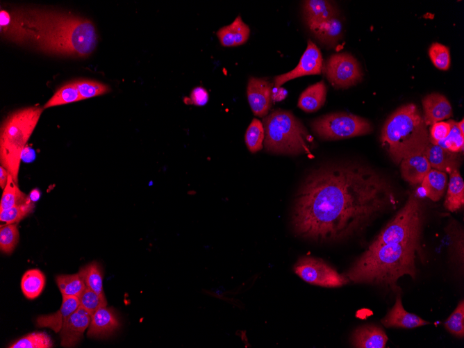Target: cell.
I'll return each instance as SVG.
<instances>
[{"mask_svg":"<svg viewBox=\"0 0 464 348\" xmlns=\"http://www.w3.org/2000/svg\"><path fill=\"white\" fill-rule=\"evenodd\" d=\"M326 87L324 81L308 86L300 95L298 106L305 112L311 113L320 109L324 103Z\"/></svg>","mask_w":464,"mask_h":348,"instance_id":"cell-24","label":"cell"},{"mask_svg":"<svg viewBox=\"0 0 464 348\" xmlns=\"http://www.w3.org/2000/svg\"><path fill=\"white\" fill-rule=\"evenodd\" d=\"M462 236L463 233L458 237L453 235L451 239V258L454 263V264L458 267H460V265L463 267V237L461 238Z\"/></svg>","mask_w":464,"mask_h":348,"instance_id":"cell-44","label":"cell"},{"mask_svg":"<svg viewBox=\"0 0 464 348\" xmlns=\"http://www.w3.org/2000/svg\"><path fill=\"white\" fill-rule=\"evenodd\" d=\"M264 147L276 154L308 153L312 138L303 124L291 112L275 110L263 120Z\"/></svg>","mask_w":464,"mask_h":348,"instance_id":"cell-6","label":"cell"},{"mask_svg":"<svg viewBox=\"0 0 464 348\" xmlns=\"http://www.w3.org/2000/svg\"><path fill=\"white\" fill-rule=\"evenodd\" d=\"M34 204L31 199L26 203L0 210V220L6 224H15L33 212Z\"/></svg>","mask_w":464,"mask_h":348,"instance_id":"cell-35","label":"cell"},{"mask_svg":"<svg viewBox=\"0 0 464 348\" xmlns=\"http://www.w3.org/2000/svg\"><path fill=\"white\" fill-rule=\"evenodd\" d=\"M78 299L80 306L83 308L90 315L99 308L107 305L105 296H101L87 287L80 295Z\"/></svg>","mask_w":464,"mask_h":348,"instance_id":"cell-40","label":"cell"},{"mask_svg":"<svg viewBox=\"0 0 464 348\" xmlns=\"http://www.w3.org/2000/svg\"><path fill=\"white\" fill-rule=\"evenodd\" d=\"M29 200H31V198L21 191L17 183L15 182L12 176L9 174L7 183L2 193L0 210L26 203Z\"/></svg>","mask_w":464,"mask_h":348,"instance_id":"cell-30","label":"cell"},{"mask_svg":"<svg viewBox=\"0 0 464 348\" xmlns=\"http://www.w3.org/2000/svg\"><path fill=\"white\" fill-rule=\"evenodd\" d=\"M322 69V53L317 47L309 40L297 67L287 73L276 76L274 78V86L279 88L285 82L300 76L320 74Z\"/></svg>","mask_w":464,"mask_h":348,"instance_id":"cell-11","label":"cell"},{"mask_svg":"<svg viewBox=\"0 0 464 348\" xmlns=\"http://www.w3.org/2000/svg\"><path fill=\"white\" fill-rule=\"evenodd\" d=\"M445 329L453 335L463 338L464 336V302L461 300L455 310L444 323Z\"/></svg>","mask_w":464,"mask_h":348,"instance_id":"cell-37","label":"cell"},{"mask_svg":"<svg viewBox=\"0 0 464 348\" xmlns=\"http://www.w3.org/2000/svg\"><path fill=\"white\" fill-rule=\"evenodd\" d=\"M286 94V90L281 87H274L272 90V100L281 101L285 97Z\"/></svg>","mask_w":464,"mask_h":348,"instance_id":"cell-45","label":"cell"},{"mask_svg":"<svg viewBox=\"0 0 464 348\" xmlns=\"http://www.w3.org/2000/svg\"><path fill=\"white\" fill-rule=\"evenodd\" d=\"M0 31L5 39L19 44L30 43L31 33L25 26L22 10L0 11Z\"/></svg>","mask_w":464,"mask_h":348,"instance_id":"cell-12","label":"cell"},{"mask_svg":"<svg viewBox=\"0 0 464 348\" xmlns=\"http://www.w3.org/2000/svg\"><path fill=\"white\" fill-rule=\"evenodd\" d=\"M457 125L461 133L464 135V119H463L461 122H457Z\"/></svg>","mask_w":464,"mask_h":348,"instance_id":"cell-48","label":"cell"},{"mask_svg":"<svg viewBox=\"0 0 464 348\" xmlns=\"http://www.w3.org/2000/svg\"><path fill=\"white\" fill-rule=\"evenodd\" d=\"M325 73L335 88H347L361 81L363 72L356 59L348 53L331 56L325 65Z\"/></svg>","mask_w":464,"mask_h":348,"instance_id":"cell-10","label":"cell"},{"mask_svg":"<svg viewBox=\"0 0 464 348\" xmlns=\"http://www.w3.org/2000/svg\"><path fill=\"white\" fill-rule=\"evenodd\" d=\"M9 173L6 168L1 165L0 167V186L4 189L7 183Z\"/></svg>","mask_w":464,"mask_h":348,"instance_id":"cell-46","label":"cell"},{"mask_svg":"<svg viewBox=\"0 0 464 348\" xmlns=\"http://www.w3.org/2000/svg\"><path fill=\"white\" fill-rule=\"evenodd\" d=\"M19 238L16 224H6L0 228V249L5 254H10L15 249Z\"/></svg>","mask_w":464,"mask_h":348,"instance_id":"cell-36","label":"cell"},{"mask_svg":"<svg viewBox=\"0 0 464 348\" xmlns=\"http://www.w3.org/2000/svg\"><path fill=\"white\" fill-rule=\"evenodd\" d=\"M29 197L33 201L38 200L39 198L38 191L33 190V192H31Z\"/></svg>","mask_w":464,"mask_h":348,"instance_id":"cell-47","label":"cell"},{"mask_svg":"<svg viewBox=\"0 0 464 348\" xmlns=\"http://www.w3.org/2000/svg\"><path fill=\"white\" fill-rule=\"evenodd\" d=\"M381 142L396 163L411 154L424 151L429 137L417 106L408 103L393 112L382 128Z\"/></svg>","mask_w":464,"mask_h":348,"instance_id":"cell-4","label":"cell"},{"mask_svg":"<svg viewBox=\"0 0 464 348\" xmlns=\"http://www.w3.org/2000/svg\"><path fill=\"white\" fill-rule=\"evenodd\" d=\"M426 157L432 169L449 174L458 169L460 158L458 153L450 151L438 144L429 142L425 149Z\"/></svg>","mask_w":464,"mask_h":348,"instance_id":"cell-20","label":"cell"},{"mask_svg":"<svg viewBox=\"0 0 464 348\" xmlns=\"http://www.w3.org/2000/svg\"><path fill=\"white\" fill-rule=\"evenodd\" d=\"M53 342L45 332H35L26 335L10 345V348H51Z\"/></svg>","mask_w":464,"mask_h":348,"instance_id":"cell-34","label":"cell"},{"mask_svg":"<svg viewBox=\"0 0 464 348\" xmlns=\"http://www.w3.org/2000/svg\"><path fill=\"white\" fill-rule=\"evenodd\" d=\"M30 43L38 50L56 55L86 57L95 49L97 35L89 19L46 8L24 10Z\"/></svg>","mask_w":464,"mask_h":348,"instance_id":"cell-2","label":"cell"},{"mask_svg":"<svg viewBox=\"0 0 464 348\" xmlns=\"http://www.w3.org/2000/svg\"><path fill=\"white\" fill-rule=\"evenodd\" d=\"M304 19L310 30L321 23L337 17V10L329 1L308 0L304 2Z\"/></svg>","mask_w":464,"mask_h":348,"instance_id":"cell-22","label":"cell"},{"mask_svg":"<svg viewBox=\"0 0 464 348\" xmlns=\"http://www.w3.org/2000/svg\"><path fill=\"white\" fill-rule=\"evenodd\" d=\"M447 181V173L431 168L421 183L426 197L437 201L442 198L445 191Z\"/></svg>","mask_w":464,"mask_h":348,"instance_id":"cell-26","label":"cell"},{"mask_svg":"<svg viewBox=\"0 0 464 348\" xmlns=\"http://www.w3.org/2000/svg\"><path fill=\"white\" fill-rule=\"evenodd\" d=\"M74 82L82 99L102 95L110 90L107 85L95 81L78 80Z\"/></svg>","mask_w":464,"mask_h":348,"instance_id":"cell-39","label":"cell"},{"mask_svg":"<svg viewBox=\"0 0 464 348\" xmlns=\"http://www.w3.org/2000/svg\"><path fill=\"white\" fill-rule=\"evenodd\" d=\"M400 167L403 179L411 184L421 183L431 169L425 150L404 158L400 163Z\"/></svg>","mask_w":464,"mask_h":348,"instance_id":"cell-18","label":"cell"},{"mask_svg":"<svg viewBox=\"0 0 464 348\" xmlns=\"http://www.w3.org/2000/svg\"><path fill=\"white\" fill-rule=\"evenodd\" d=\"M43 110L40 106L17 110L9 114L1 124L0 163L16 183L23 151Z\"/></svg>","mask_w":464,"mask_h":348,"instance_id":"cell-5","label":"cell"},{"mask_svg":"<svg viewBox=\"0 0 464 348\" xmlns=\"http://www.w3.org/2000/svg\"><path fill=\"white\" fill-rule=\"evenodd\" d=\"M272 85L264 78H249L247 88V99L255 115L264 117L267 115L272 105Z\"/></svg>","mask_w":464,"mask_h":348,"instance_id":"cell-13","label":"cell"},{"mask_svg":"<svg viewBox=\"0 0 464 348\" xmlns=\"http://www.w3.org/2000/svg\"><path fill=\"white\" fill-rule=\"evenodd\" d=\"M315 37L326 45H333L342 37V25L337 17H332L310 30Z\"/></svg>","mask_w":464,"mask_h":348,"instance_id":"cell-27","label":"cell"},{"mask_svg":"<svg viewBox=\"0 0 464 348\" xmlns=\"http://www.w3.org/2000/svg\"><path fill=\"white\" fill-rule=\"evenodd\" d=\"M119 325L113 309L103 306L91 315L87 335L90 338H103L112 334Z\"/></svg>","mask_w":464,"mask_h":348,"instance_id":"cell-16","label":"cell"},{"mask_svg":"<svg viewBox=\"0 0 464 348\" xmlns=\"http://www.w3.org/2000/svg\"><path fill=\"white\" fill-rule=\"evenodd\" d=\"M79 272L87 288L101 296H105L103 289V272L97 263L92 262L85 265L80 270Z\"/></svg>","mask_w":464,"mask_h":348,"instance_id":"cell-32","label":"cell"},{"mask_svg":"<svg viewBox=\"0 0 464 348\" xmlns=\"http://www.w3.org/2000/svg\"><path fill=\"white\" fill-rule=\"evenodd\" d=\"M445 207L451 212L461 209L464 204V182L458 169L452 170L449 174Z\"/></svg>","mask_w":464,"mask_h":348,"instance_id":"cell-25","label":"cell"},{"mask_svg":"<svg viewBox=\"0 0 464 348\" xmlns=\"http://www.w3.org/2000/svg\"><path fill=\"white\" fill-rule=\"evenodd\" d=\"M423 119L426 126L449 119L452 109L447 99L439 94L431 93L422 99Z\"/></svg>","mask_w":464,"mask_h":348,"instance_id":"cell-17","label":"cell"},{"mask_svg":"<svg viewBox=\"0 0 464 348\" xmlns=\"http://www.w3.org/2000/svg\"><path fill=\"white\" fill-rule=\"evenodd\" d=\"M45 285V276L38 269L27 270L21 280V289L24 296L29 299L38 297Z\"/></svg>","mask_w":464,"mask_h":348,"instance_id":"cell-28","label":"cell"},{"mask_svg":"<svg viewBox=\"0 0 464 348\" xmlns=\"http://www.w3.org/2000/svg\"><path fill=\"white\" fill-rule=\"evenodd\" d=\"M295 272L306 282L322 287L337 288L347 284V277L339 274L322 259L304 256L294 265Z\"/></svg>","mask_w":464,"mask_h":348,"instance_id":"cell-9","label":"cell"},{"mask_svg":"<svg viewBox=\"0 0 464 348\" xmlns=\"http://www.w3.org/2000/svg\"><path fill=\"white\" fill-rule=\"evenodd\" d=\"M429 142L433 144H437L439 142L445 140L449 135L451 130L449 121L438 122L431 125Z\"/></svg>","mask_w":464,"mask_h":348,"instance_id":"cell-42","label":"cell"},{"mask_svg":"<svg viewBox=\"0 0 464 348\" xmlns=\"http://www.w3.org/2000/svg\"><path fill=\"white\" fill-rule=\"evenodd\" d=\"M208 99L209 94L207 90L201 86H197L192 90L189 97L183 98V102L188 105L204 106L208 103Z\"/></svg>","mask_w":464,"mask_h":348,"instance_id":"cell-43","label":"cell"},{"mask_svg":"<svg viewBox=\"0 0 464 348\" xmlns=\"http://www.w3.org/2000/svg\"><path fill=\"white\" fill-rule=\"evenodd\" d=\"M313 131L321 138L335 140L370 133L372 127L365 119L346 113H335L317 117L310 122Z\"/></svg>","mask_w":464,"mask_h":348,"instance_id":"cell-8","label":"cell"},{"mask_svg":"<svg viewBox=\"0 0 464 348\" xmlns=\"http://www.w3.org/2000/svg\"><path fill=\"white\" fill-rule=\"evenodd\" d=\"M451 124V130L448 136L437 144L450 151L459 153L463 151L464 135L460 131L457 122L449 119Z\"/></svg>","mask_w":464,"mask_h":348,"instance_id":"cell-38","label":"cell"},{"mask_svg":"<svg viewBox=\"0 0 464 348\" xmlns=\"http://www.w3.org/2000/svg\"><path fill=\"white\" fill-rule=\"evenodd\" d=\"M388 340L385 331L373 324L358 327L351 337L352 346L358 348H385Z\"/></svg>","mask_w":464,"mask_h":348,"instance_id":"cell-19","label":"cell"},{"mask_svg":"<svg viewBox=\"0 0 464 348\" xmlns=\"http://www.w3.org/2000/svg\"><path fill=\"white\" fill-rule=\"evenodd\" d=\"M422 223L423 209L421 202L415 194H411L404 207L370 246L403 243L420 246Z\"/></svg>","mask_w":464,"mask_h":348,"instance_id":"cell-7","label":"cell"},{"mask_svg":"<svg viewBox=\"0 0 464 348\" xmlns=\"http://www.w3.org/2000/svg\"><path fill=\"white\" fill-rule=\"evenodd\" d=\"M429 54L433 65L439 69L447 70L450 65L449 49L440 43H433L429 50Z\"/></svg>","mask_w":464,"mask_h":348,"instance_id":"cell-41","label":"cell"},{"mask_svg":"<svg viewBox=\"0 0 464 348\" xmlns=\"http://www.w3.org/2000/svg\"><path fill=\"white\" fill-rule=\"evenodd\" d=\"M249 33V27L238 15L231 24L219 28L216 34L223 47H231L245 44Z\"/></svg>","mask_w":464,"mask_h":348,"instance_id":"cell-23","label":"cell"},{"mask_svg":"<svg viewBox=\"0 0 464 348\" xmlns=\"http://www.w3.org/2000/svg\"><path fill=\"white\" fill-rule=\"evenodd\" d=\"M381 323L387 328L403 329H414L429 324L417 315L407 312L403 307L399 295L397 296L394 306L381 320Z\"/></svg>","mask_w":464,"mask_h":348,"instance_id":"cell-15","label":"cell"},{"mask_svg":"<svg viewBox=\"0 0 464 348\" xmlns=\"http://www.w3.org/2000/svg\"><path fill=\"white\" fill-rule=\"evenodd\" d=\"M83 100L75 82L68 83L60 87L44 105L43 108L60 106Z\"/></svg>","mask_w":464,"mask_h":348,"instance_id":"cell-31","label":"cell"},{"mask_svg":"<svg viewBox=\"0 0 464 348\" xmlns=\"http://www.w3.org/2000/svg\"><path fill=\"white\" fill-rule=\"evenodd\" d=\"M91 315L81 306L69 316L60 331L61 345L73 347L81 340L85 330L89 326Z\"/></svg>","mask_w":464,"mask_h":348,"instance_id":"cell-14","label":"cell"},{"mask_svg":"<svg viewBox=\"0 0 464 348\" xmlns=\"http://www.w3.org/2000/svg\"><path fill=\"white\" fill-rule=\"evenodd\" d=\"M265 131L263 123L258 119H253L245 135V141L251 153H256L263 148Z\"/></svg>","mask_w":464,"mask_h":348,"instance_id":"cell-33","label":"cell"},{"mask_svg":"<svg viewBox=\"0 0 464 348\" xmlns=\"http://www.w3.org/2000/svg\"><path fill=\"white\" fill-rule=\"evenodd\" d=\"M58 288L65 297H79L86 285L83 278L78 272L74 274H61L56 277Z\"/></svg>","mask_w":464,"mask_h":348,"instance_id":"cell-29","label":"cell"},{"mask_svg":"<svg viewBox=\"0 0 464 348\" xmlns=\"http://www.w3.org/2000/svg\"><path fill=\"white\" fill-rule=\"evenodd\" d=\"M80 306L78 297L63 296L62 304L56 312L37 318V325L39 327H48L58 333L69 317Z\"/></svg>","mask_w":464,"mask_h":348,"instance_id":"cell-21","label":"cell"},{"mask_svg":"<svg viewBox=\"0 0 464 348\" xmlns=\"http://www.w3.org/2000/svg\"><path fill=\"white\" fill-rule=\"evenodd\" d=\"M420 246L411 244H386L368 249L353 263L347 273L354 283L381 285L397 291L399 279L416 277L415 258Z\"/></svg>","mask_w":464,"mask_h":348,"instance_id":"cell-3","label":"cell"},{"mask_svg":"<svg viewBox=\"0 0 464 348\" xmlns=\"http://www.w3.org/2000/svg\"><path fill=\"white\" fill-rule=\"evenodd\" d=\"M395 195L381 174L358 164L321 167L300 187L292 214L295 233L318 242L340 241L393 206Z\"/></svg>","mask_w":464,"mask_h":348,"instance_id":"cell-1","label":"cell"}]
</instances>
